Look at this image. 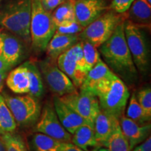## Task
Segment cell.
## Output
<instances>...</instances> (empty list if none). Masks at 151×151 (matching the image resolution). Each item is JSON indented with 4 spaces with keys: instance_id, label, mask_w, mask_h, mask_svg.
Wrapping results in <instances>:
<instances>
[{
    "instance_id": "6da1fadb",
    "label": "cell",
    "mask_w": 151,
    "mask_h": 151,
    "mask_svg": "<svg viewBox=\"0 0 151 151\" xmlns=\"http://www.w3.org/2000/svg\"><path fill=\"white\" fill-rule=\"evenodd\" d=\"M99 52L106 65L116 72L124 75L137 73L131 53L124 37V21L117 26L114 32L107 41L99 47Z\"/></svg>"
},
{
    "instance_id": "7a4b0ae2",
    "label": "cell",
    "mask_w": 151,
    "mask_h": 151,
    "mask_svg": "<svg viewBox=\"0 0 151 151\" xmlns=\"http://www.w3.org/2000/svg\"><path fill=\"white\" fill-rule=\"evenodd\" d=\"M100 109L120 119L123 116L129 97L127 86L116 74L112 73L101 81L94 90Z\"/></svg>"
},
{
    "instance_id": "3957f363",
    "label": "cell",
    "mask_w": 151,
    "mask_h": 151,
    "mask_svg": "<svg viewBox=\"0 0 151 151\" xmlns=\"http://www.w3.org/2000/svg\"><path fill=\"white\" fill-rule=\"evenodd\" d=\"M31 11L32 0H9L0 8V26L29 44Z\"/></svg>"
},
{
    "instance_id": "277c9868",
    "label": "cell",
    "mask_w": 151,
    "mask_h": 151,
    "mask_svg": "<svg viewBox=\"0 0 151 151\" xmlns=\"http://www.w3.org/2000/svg\"><path fill=\"white\" fill-rule=\"evenodd\" d=\"M56 28L52 13L43 9L40 0H32L30 43L36 52H42L46 50L48 43L55 33Z\"/></svg>"
},
{
    "instance_id": "5b68a950",
    "label": "cell",
    "mask_w": 151,
    "mask_h": 151,
    "mask_svg": "<svg viewBox=\"0 0 151 151\" xmlns=\"http://www.w3.org/2000/svg\"><path fill=\"white\" fill-rule=\"evenodd\" d=\"M125 20L124 14H119L109 9L78 34L81 41H86L97 48L107 41L120 22Z\"/></svg>"
},
{
    "instance_id": "8992f818",
    "label": "cell",
    "mask_w": 151,
    "mask_h": 151,
    "mask_svg": "<svg viewBox=\"0 0 151 151\" xmlns=\"http://www.w3.org/2000/svg\"><path fill=\"white\" fill-rule=\"evenodd\" d=\"M124 32L127 46L136 68L141 73L146 72L148 69L150 52L143 27L125 19L124 20Z\"/></svg>"
},
{
    "instance_id": "52a82bcc",
    "label": "cell",
    "mask_w": 151,
    "mask_h": 151,
    "mask_svg": "<svg viewBox=\"0 0 151 151\" xmlns=\"http://www.w3.org/2000/svg\"><path fill=\"white\" fill-rule=\"evenodd\" d=\"M3 97L17 124L29 126L37 122L41 111L38 99L29 94L18 97L5 94Z\"/></svg>"
},
{
    "instance_id": "ba28073f",
    "label": "cell",
    "mask_w": 151,
    "mask_h": 151,
    "mask_svg": "<svg viewBox=\"0 0 151 151\" xmlns=\"http://www.w3.org/2000/svg\"><path fill=\"white\" fill-rule=\"evenodd\" d=\"M60 99L71 109L93 124L100 107L97 97L92 92L86 90H76L70 93L59 97Z\"/></svg>"
},
{
    "instance_id": "9c48e42d",
    "label": "cell",
    "mask_w": 151,
    "mask_h": 151,
    "mask_svg": "<svg viewBox=\"0 0 151 151\" xmlns=\"http://www.w3.org/2000/svg\"><path fill=\"white\" fill-rule=\"evenodd\" d=\"M40 71L49 89L58 97H61L76 90L71 79L60 70L53 60L50 59L41 61Z\"/></svg>"
},
{
    "instance_id": "30bf717a",
    "label": "cell",
    "mask_w": 151,
    "mask_h": 151,
    "mask_svg": "<svg viewBox=\"0 0 151 151\" xmlns=\"http://www.w3.org/2000/svg\"><path fill=\"white\" fill-rule=\"evenodd\" d=\"M35 131L53 138L60 142H70L71 134L62 126L57 116L54 107L46 104L43 107L37 122Z\"/></svg>"
},
{
    "instance_id": "8fae6325",
    "label": "cell",
    "mask_w": 151,
    "mask_h": 151,
    "mask_svg": "<svg viewBox=\"0 0 151 151\" xmlns=\"http://www.w3.org/2000/svg\"><path fill=\"white\" fill-rule=\"evenodd\" d=\"M76 20L85 28L109 10V0L73 1Z\"/></svg>"
},
{
    "instance_id": "7c38bea8",
    "label": "cell",
    "mask_w": 151,
    "mask_h": 151,
    "mask_svg": "<svg viewBox=\"0 0 151 151\" xmlns=\"http://www.w3.org/2000/svg\"><path fill=\"white\" fill-rule=\"evenodd\" d=\"M93 126L97 146L106 148L109 137L120 126V122L116 117L100 109Z\"/></svg>"
},
{
    "instance_id": "4fadbf2b",
    "label": "cell",
    "mask_w": 151,
    "mask_h": 151,
    "mask_svg": "<svg viewBox=\"0 0 151 151\" xmlns=\"http://www.w3.org/2000/svg\"><path fill=\"white\" fill-rule=\"evenodd\" d=\"M121 130L128 141L131 150L144 141L150 132V124H139L123 115L119 119Z\"/></svg>"
},
{
    "instance_id": "5bb4252c",
    "label": "cell",
    "mask_w": 151,
    "mask_h": 151,
    "mask_svg": "<svg viewBox=\"0 0 151 151\" xmlns=\"http://www.w3.org/2000/svg\"><path fill=\"white\" fill-rule=\"evenodd\" d=\"M0 37L2 43L0 57L13 67L21 60L23 54V47L21 41L16 35L6 32H1Z\"/></svg>"
},
{
    "instance_id": "9a60e30c",
    "label": "cell",
    "mask_w": 151,
    "mask_h": 151,
    "mask_svg": "<svg viewBox=\"0 0 151 151\" xmlns=\"http://www.w3.org/2000/svg\"><path fill=\"white\" fill-rule=\"evenodd\" d=\"M53 105L57 116L62 126L71 134H73L80 126L87 122L72 109L65 105L58 96L54 97Z\"/></svg>"
},
{
    "instance_id": "2e32d148",
    "label": "cell",
    "mask_w": 151,
    "mask_h": 151,
    "mask_svg": "<svg viewBox=\"0 0 151 151\" xmlns=\"http://www.w3.org/2000/svg\"><path fill=\"white\" fill-rule=\"evenodd\" d=\"M79 40L78 35H63L55 32L46 47L47 54L50 60L55 61Z\"/></svg>"
},
{
    "instance_id": "e0dca14e",
    "label": "cell",
    "mask_w": 151,
    "mask_h": 151,
    "mask_svg": "<svg viewBox=\"0 0 151 151\" xmlns=\"http://www.w3.org/2000/svg\"><path fill=\"white\" fill-rule=\"evenodd\" d=\"M58 66L71 79L76 88H80L83 82L87 73L78 67L76 62L66 51L57 58Z\"/></svg>"
},
{
    "instance_id": "ac0fdd59",
    "label": "cell",
    "mask_w": 151,
    "mask_h": 151,
    "mask_svg": "<svg viewBox=\"0 0 151 151\" xmlns=\"http://www.w3.org/2000/svg\"><path fill=\"white\" fill-rule=\"evenodd\" d=\"M127 12L126 20L140 27H150L151 4L147 0H134Z\"/></svg>"
},
{
    "instance_id": "d6986e66",
    "label": "cell",
    "mask_w": 151,
    "mask_h": 151,
    "mask_svg": "<svg viewBox=\"0 0 151 151\" xmlns=\"http://www.w3.org/2000/svg\"><path fill=\"white\" fill-rule=\"evenodd\" d=\"M6 79L8 88L15 93L25 94L29 92L28 70L24 63L11 71Z\"/></svg>"
},
{
    "instance_id": "ffe728a7",
    "label": "cell",
    "mask_w": 151,
    "mask_h": 151,
    "mask_svg": "<svg viewBox=\"0 0 151 151\" xmlns=\"http://www.w3.org/2000/svg\"><path fill=\"white\" fill-rule=\"evenodd\" d=\"M112 73L113 71L109 67L106 63L100 59L99 62L88 71L80 89L86 90L92 92L94 88L101 81L109 77Z\"/></svg>"
},
{
    "instance_id": "44dd1931",
    "label": "cell",
    "mask_w": 151,
    "mask_h": 151,
    "mask_svg": "<svg viewBox=\"0 0 151 151\" xmlns=\"http://www.w3.org/2000/svg\"><path fill=\"white\" fill-rule=\"evenodd\" d=\"M71 137V141L76 146L85 151H88L89 148H97V141L95 139L93 124L86 122L80 126Z\"/></svg>"
},
{
    "instance_id": "7402d4cb",
    "label": "cell",
    "mask_w": 151,
    "mask_h": 151,
    "mask_svg": "<svg viewBox=\"0 0 151 151\" xmlns=\"http://www.w3.org/2000/svg\"><path fill=\"white\" fill-rule=\"evenodd\" d=\"M73 0H67L58 6L52 13V18L56 27H65L76 21Z\"/></svg>"
},
{
    "instance_id": "603a6c76",
    "label": "cell",
    "mask_w": 151,
    "mask_h": 151,
    "mask_svg": "<svg viewBox=\"0 0 151 151\" xmlns=\"http://www.w3.org/2000/svg\"><path fill=\"white\" fill-rule=\"evenodd\" d=\"M24 64L27 66L29 81V88L28 93L29 95L39 99L42 97L44 93V88L41 71L35 62L27 61Z\"/></svg>"
},
{
    "instance_id": "cb8c5ba5",
    "label": "cell",
    "mask_w": 151,
    "mask_h": 151,
    "mask_svg": "<svg viewBox=\"0 0 151 151\" xmlns=\"http://www.w3.org/2000/svg\"><path fill=\"white\" fill-rule=\"evenodd\" d=\"M16 127V120L7 106L4 97L0 94V135L14 133Z\"/></svg>"
},
{
    "instance_id": "d4e9b609",
    "label": "cell",
    "mask_w": 151,
    "mask_h": 151,
    "mask_svg": "<svg viewBox=\"0 0 151 151\" xmlns=\"http://www.w3.org/2000/svg\"><path fill=\"white\" fill-rule=\"evenodd\" d=\"M32 143L35 151H58L61 142L48 135L37 132L33 136Z\"/></svg>"
},
{
    "instance_id": "484cf974",
    "label": "cell",
    "mask_w": 151,
    "mask_h": 151,
    "mask_svg": "<svg viewBox=\"0 0 151 151\" xmlns=\"http://www.w3.org/2000/svg\"><path fill=\"white\" fill-rule=\"evenodd\" d=\"M127 117L139 124H146L150 120L138 102L134 94L132 95L127 109Z\"/></svg>"
},
{
    "instance_id": "4316f807",
    "label": "cell",
    "mask_w": 151,
    "mask_h": 151,
    "mask_svg": "<svg viewBox=\"0 0 151 151\" xmlns=\"http://www.w3.org/2000/svg\"><path fill=\"white\" fill-rule=\"evenodd\" d=\"M106 148L109 151H131L129 142L122 133L120 125L109 137Z\"/></svg>"
},
{
    "instance_id": "83f0119b",
    "label": "cell",
    "mask_w": 151,
    "mask_h": 151,
    "mask_svg": "<svg viewBox=\"0 0 151 151\" xmlns=\"http://www.w3.org/2000/svg\"><path fill=\"white\" fill-rule=\"evenodd\" d=\"M83 41V57L86 64V69L88 71L94 67L101 59L100 53L97 48L92 45V43L86 41Z\"/></svg>"
},
{
    "instance_id": "f1b7e54d",
    "label": "cell",
    "mask_w": 151,
    "mask_h": 151,
    "mask_svg": "<svg viewBox=\"0 0 151 151\" xmlns=\"http://www.w3.org/2000/svg\"><path fill=\"white\" fill-rule=\"evenodd\" d=\"M5 145L6 151H27L23 140L20 136L8 133L1 137Z\"/></svg>"
},
{
    "instance_id": "f546056e",
    "label": "cell",
    "mask_w": 151,
    "mask_h": 151,
    "mask_svg": "<svg viewBox=\"0 0 151 151\" xmlns=\"http://www.w3.org/2000/svg\"><path fill=\"white\" fill-rule=\"evenodd\" d=\"M137 101L149 119L151 118V89L150 87L143 88L138 92Z\"/></svg>"
},
{
    "instance_id": "4dcf8cb0",
    "label": "cell",
    "mask_w": 151,
    "mask_h": 151,
    "mask_svg": "<svg viewBox=\"0 0 151 151\" xmlns=\"http://www.w3.org/2000/svg\"><path fill=\"white\" fill-rule=\"evenodd\" d=\"M134 0H111L109 9L119 14H124Z\"/></svg>"
},
{
    "instance_id": "1f68e13d",
    "label": "cell",
    "mask_w": 151,
    "mask_h": 151,
    "mask_svg": "<svg viewBox=\"0 0 151 151\" xmlns=\"http://www.w3.org/2000/svg\"><path fill=\"white\" fill-rule=\"evenodd\" d=\"M84 28L80 25L76 21L72 22L65 27H58L56 28V33L63 35H78Z\"/></svg>"
},
{
    "instance_id": "d6a6232c",
    "label": "cell",
    "mask_w": 151,
    "mask_h": 151,
    "mask_svg": "<svg viewBox=\"0 0 151 151\" xmlns=\"http://www.w3.org/2000/svg\"><path fill=\"white\" fill-rule=\"evenodd\" d=\"M66 1L67 0H40L43 9L48 12L51 13L58 6Z\"/></svg>"
},
{
    "instance_id": "836d02e7",
    "label": "cell",
    "mask_w": 151,
    "mask_h": 151,
    "mask_svg": "<svg viewBox=\"0 0 151 151\" xmlns=\"http://www.w3.org/2000/svg\"><path fill=\"white\" fill-rule=\"evenodd\" d=\"M58 151H85L70 142H61Z\"/></svg>"
},
{
    "instance_id": "e575fe53",
    "label": "cell",
    "mask_w": 151,
    "mask_h": 151,
    "mask_svg": "<svg viewBox=\"0 0 151 151\" xmlns=\"http://www.w3.org/2000/svg\"><path fill=\"white\" fill-rule=\"evenodd\" d=\"M132 150V151H151V137H148L144 142L141 143L137 147H134Z\"/></svg>"
},
{
    "instance_id": "d590c367",
    "label": "cell",
    "mask_w": 151,
    "mask_h": 151,
    "mask_svg": "<svg viewBox=\"0 0 151 151\" xmlns=\"http://www.w3.org/2000/svg\"><path fill=\"white\" fill-rule=\"evenodd\" d=\"M11 68H12V67H11V65H9L8 63H6V62L0 57V72H3V71L8 72Z\"/></svg>"
},
{
    "instance_id": "8d00e7d4",
    "label": "cell",
    "mask_w": 151,
    "mask_h": 151,
    "mask_svg": "<svg viewBox=\"0 0 151 151\" xmlns=\"http://www.w3.org/2000/svg\"><path fill=\"white\" fill-rule=\"evenodd\" d=\"M7 73L6 71L3 72H0V92L2 90L4 87V81L7 76Z\"/></svg>"
},
{
    "instance_id": "74e56055",
    "label": "cell",
    "mask_w": 151,
    "mask_h": 151,
    "mask_svg": "<svg viewBox=\"0 0 151 151\" xmlns=\"http://www.w3.org/2000/svg\"><path fill=\"white\" fill-rule=\"evenodd\" d=\"M0 151H6L3 139L1 137H0Z\"/></svg>"
},
{
    "instance_id": "f35d334b",
    "label": "cell",
    "mask_w": 151,
    "mask_h": 151,
    "mask_svg": "<svg viewBox=\"0 0 151 151\" xmlns=\"http://www.w3.org/2000/svg\"><path fill=\"white\" fill-rule=\"evenodd\" d=\"M91 151H109V150H108V148H105V147L99 146V147H97V148H94L93 150Z\"/></svg>"
},
{
    "instance_id": "ab89813d",
    "label": "cell",
    "mask_w": 151,
    "mask_h": 151,
    "mask_svg": "<svg viewBox=\"0 0 151 151\" xmlns=\"http://www.w3.org/2000/svg\"><path fill=\"white\" fill-rule=\"evenodd\" d=\"M0 32H1V31H0ZM1 48H2V43H1V37H0V56H1Z\"/></svg>"
},
{
    "instance_id": "60d3db41",
    "label": "cell",
    "mask_w": 151,
    "mask_h": 151,
    "mask_svg": "<svg viewBox=\"0 0 151 151\" xmlns=\"http://www.w3.org/2000/svg\"><path fill=\"white\" fill-rule=\"evenodd\" d=\"M147 1H148V3L151 4V0H147Z\"/></svg>"
},
{
    "instance_id": "b9f144b4",
    "label": "cell",
    "mask_w": 151,
    "mask_h": 151,
    "mask_svg": "<svg viewBox=\"0 0 151 151\" xmlns=\"http://www.w3.org/2000/svg\"><path fill=\"white\" fill-rule=\"evenodd\" d=\"M73 1H76V0H73Z\"/></svg>"
},
{
    "instance_id": "7bdbcfd3",
    "label": "cell",
    "mask_w": 151,
    "mask_h": 151,
    "mask_svg": "<svg viewBox=\"0 0 151 151\" xmlns=\"http://www.w3.org/2000/svg\"><path fill=\"white\" fill-rule=\"evenodd\" d=\"M1 0H0V2H1Z\"/></svg>"
}]
</instances>
